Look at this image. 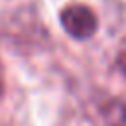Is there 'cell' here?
Returning <instances> with one entry per match:
<instances>
[{
	"label": "cell",
	"instance_id": "1",
	"mask_svg": "<svg viewBox=\"0 0 126 126\" xmlns=\"http://www.w3.org/2000/svg\"><path fill=\"white\" fill-rule=\"evenodd\" d=\"M59 20H61L63 30L75 39H89L98 30L96 14L85 4H71L63 8Z\"/></svg>",
	"mask_w": 126,
	"mask_h": 126
},
{
	"label": "cell",
	"instance_id": "2",
	"mask_svg": "<svg viewBox=\"0 0 126 126\" xmlns=\"http://www.w3.org/2000/svg\"><path fill=\"white\" fill-rule=\"evenodd\" d=\"M120 65H122V69H124V73H126V55L120 59Z\"/></svg>",
	"mask_w": 126,
	"mask_h": 126
},
{
	"label": "cell",
	"instance_id": "3",
	"mask_svg": "<svg viewBox=\"0 0 126 126\" xmlns=\"http://www.w3.org/2000/svg\"><path fill=\"white\" fill-rule=\"evenodd\" d=\"M0 94H2V77H0Z\"/></svg>",
	"mask_w": 126,
	"mask_h": 126
}]
</instances>
